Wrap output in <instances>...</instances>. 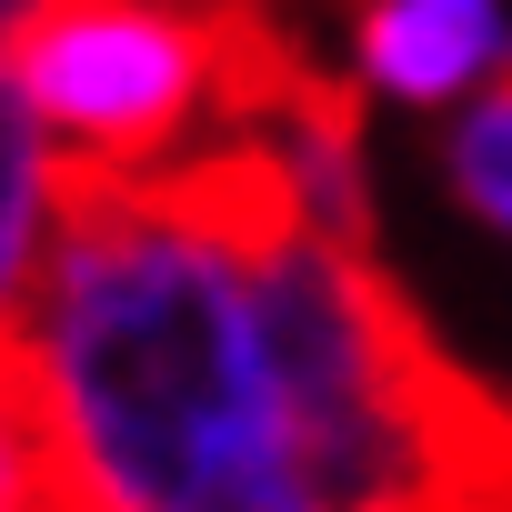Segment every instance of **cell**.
Segmentation results:
<instances>
[{"label":"cell","instance_id":"6da1fadb","mask_svg":"<svg viewBox=\"0 0 512 512\" xmlns=\"http://www.w3.org/2000/svg\"><path fill=\"white\" fill-rule=\"evenodd\" d=\"M282 211L241 131L151 171L61 161L41 272L0 342L61 512H312L251 302V241Z\"/></svg>","mask_w":512,"mask_h":512},{"label":"cell","instance_id":"7a4b0ae2","mask_svg":"<svg viewBox=\"0 0 512 512\" xmlns=\"http://www.w3.org/2000/svg\"><path fill=\"white\" fill-rule=\"evenodd\" d=\"M272 61L282 31L262 0H41L0 51L71 171H151L221 141Z\"/></svg>","mask_w":512,"mask_h":512},{"label":"cell","instance_id":"3957f363","mask_svg":"<svg viewBox=\"0 0 512 512\" xmlns=\"http://www.w3.org/2000/svg\"><path fill=\"white\" fill-rule=\"evenodd\" d=\"M231 131L272 161V181H282V201H292L302 231H322V241H342V251H372V231H382L372 141H362V101H352L332 71H312V61L282 41V61L262 71V91L241 101Z\"/></svg>","mask_w":512,"mask_h":512},{"label":"cell","instance_id":"277c9868","mask_svg":"<svg viewBox=\"0 0 512 512\" xmlns=\"http://www.w3.org/2000/svg\"><path fill=\"white\" fill-rule=\"evenodd\" d=\"M512 71V0H352V81L392 111H462Z\"/></svg>","mask_w":512,"mask_h":512},{"label":"cell","instance_id":"5b68a950","mask_svg":"<svg viewBox=\"0 0 512 512\" xmlns=\"http://www.w3.org/2000/svg\"><path fill=\"white\" fill-rule=\"evenodd\" d=\"M442 191H452L492 241H512V71L442 121Z\"/></svg>","mask_w":512,"mask_h":512},{"label":"cell","instance_id":"8992f818","mask_svg":"<svg viewBox=\"0 0 512 512\" xmlns=\"http://www.w3.org/2000/svg\"><path fill=\"white\" fill-rule=\"evenodd\" d=\"M0 512H61V482H51V452L31 432V402H21L11 352H0Z\"/></svg>","mask_w":512,"mask_h":512}]
</instances>
